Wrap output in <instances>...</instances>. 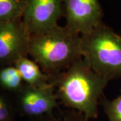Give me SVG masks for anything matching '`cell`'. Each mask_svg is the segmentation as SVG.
I'll return each instance as SVG.
<instances>
[{
    "instance_id": "cell-1",
    "label": "cell",
    "mask_w": 121,
    "mask_h": 121,
    "mask_svg": "<svg viewBox=\"0 0 121 121\" xmlns=\"http://www.w3.org/2000/svg\"><path fill=\"white\" fill-rule=\"evenodd\" d=\"M108 83L81 58L60 73L52 75L51 83L60 104L82 113L90 121L98 117V104Z\"/></svg>"
},
{
    "instance_id": "cell-2",
    "label": "cell",
    "mask_w": 121,
    "mask_h": 121,
    "mask_svg": "<svg viewBox=\"0 0 121 121\" xmlns=\"http://www.w3.org/2000/svg\"><path fill=\"white\" fill-rule=\"evenodd\" d=\"M28 55L44 73L55 75L83 58L81 36L57 26L42 34L30 36Z\"/></svg>"
},
{
    "instance_id": "cell-3",
    "label": "cell",
    "mask_w": 121,
    "mask_h": 121,
    "mask_svg": "<svg viewBox=\"0 0 121 121\" xmlns=\"http://www.w3.org/2000/svg\"><path fill=\"white\" fill-rule=\"evenodd\" d=\"M83 58L108 82L121 79V36L104 23L81 36Z\"/></svg>"
},
{
    "instance_id": "cell-4",
    "label": "cell",
    "mask_w": 121,
    "mask_h": 121,
    "mask_svg": "<svg viewBox=\"0 0 121 121\" xmlns=\"http://www.w3.org/2000/svg\"><path fill=\"white\" fill-rule=\"evenodd\" d=\"M64 16L63 1L27 0L22 21L30 36L42 34L59 26Z\"/></svg>"
},
{
    "instance_id": "cell-5",
    "label": "cell",
    "mask_w": 121,
    "mask_h": 121,
    "mask_svg": "<svg viewBox=\"0 0 121 121\" xmlns=\"http://www.w3.org/2000/svg\"><path fill=\"white\" fill-rule=\"evenodd\" d=\"M65 28L80 36L88 35L102 23L104 15L98 0H65Z\"/></svg>"
},
{
    "instance_id": "cell-6",
    "label": "cell",
    "mask_w": 121,
    "mask_h": 121,
    "mask_svg": "<svg viewBox=\"0 0 121 121\" xmlns=\"http://www.w3.org/2000/svg\"><path fill=\"white\" fill-rule=\"evenodd\" d=\"M16 94L17 112L28 119L52 114L59 104L52 85L35 87L25 84Z\"/></svg>"
},
{
    "instance_id": "cell-7",
    "label": "cell",
    "mask_w": 121,
    "mask_h": 121,
    "mask_svg": "<svg viewBox=\"0 0 121 121\" xmlns=\"http://www.w3.org/2000/svg\"><path fill=\"white\" fill-rule=\"evenodd\" d=\"M30 39L22 19L0 23V67L14 65L20 58L28 56Z\"/></svg>"
},
{
    "instance_id": "cell-8",
    "label": "cell",
    "mask_w": 121,
    "mask_h": 121,
    "mask_svg": "<svg viewBox=\"0 0 121 121\" xmlns=\"http://www.w3.org/2000/svg\"><path fill=\"white\" fill-rule=\"evenodd\" d=\"M14 65L27 85L35 87H43L51 85L52 75L44 73L35 61L27 56L20 58Z\"/></svg>"
},
{
    "instance_id": "cell-9",
    "label": "cell",
    "mask_w": 121,
    "mask_h": 121,
    "mask_svg": "<svg viewBox=\"0 0 121 121\" xmlns=\"http://www.w3.org/2000/svg\"><path fill=\"white\" fill-rule=\"evenodd\" d=\"M25 84L15 65L0 67V87L4 90L17 94Z\"/></svg>"
},
{
    "instance_id": "cell-10",
    "label": "cell",
    "mask_w": 121,
    "mask_h": 121,
    "mask_svg": "<svg viewBox=\"0 0 121 121\" xmlns=\"http://www.w3.org/2000/svg\"><path fill=\"white\" fill-rule=\"evenodd\" d=\"M27 0H0V23L21 20Z\"/></svg>"
},
{
    "instance_id": "cell-11",
    "label": "cell",
    "mask_w": 121,
    "mask_h": 121,
    "mask_svg": "<svg viewBox=\"0 0 121 121\" xmlns=\"http://www.w3.org/2000/svg\"><path fill=\"white\" fill-rule=\"evenodd\" d=\"M28 121H89L82 113L73 110H60L43 117L29 119Z\"/></svg>"
},
{
    "instance_id": "cell-12",
    "label": "cell",
    "mask_w": 121,
    "mask_h": 121,
    "mask_svg": "<svg viewBox=\"0 0 121 121\" xmlns=\"http://www.w3.org/2000/svg\"><path fill=\"white\" fill-rule=\"evenodd\" d=\"M109 121H121V94L115 99L110 100L102 96L99 100Z\"/></svg>"
},
{
    "instance_id": "cell-13",
    "label": "cell",
    "mask_w": 121,
    "mask_h": 121,
    "mask_svg": "<svg viewBox=\"0 0 121 121\" xmlns=\"http://www.w3.org/2000/svg\"><path fill=\"white\" fill-rule=\"evenodd\" d=\"M14 110L10 101L0 92V121H13Z\"/></svg>"
}]
</instances>
